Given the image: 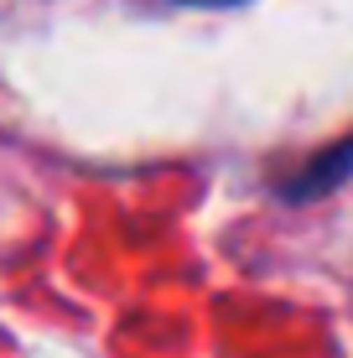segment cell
Returning <instances> with one entry per match:
<instances>
[{"instance_id": "6da1fadb", "label": "cell", "mask_w": 353, "mask_h": 358, "mask_svg": "<svg viewBox=\"0 0 353 358\" xmlns=\"http://www.w3.org/2000/svg\"><path fill=\"white\" fill-rule=\"evenodd\" d=\"M182 6H239V0H182Z\"/></svg>"}]
</instances>
